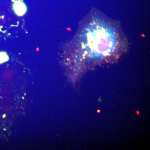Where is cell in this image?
Wrapping results in <instances>:
<instances>
[{
	"label": "cell",
	"mask_w": 150,
	"mask_h": 150,
	"mask_svg": "<svg viewBox=\"0 0 150 150\" xmlns=\"http://www.w3.org/2000/svg\"><path fill=\"white\" fill-rule=\"evenodd\" d=\"M13 9L14 13L19 17L23 16L27 10L26 5L23 1L16 0L13 4Z\"/></svg>",
	"instance_id": "obj_1"
},
{
	"label": "cell",
	"mask_w": 150,
	"mask_h": 150,
	"mask_svg": "<svg viewBox=\"0 0 150 150\" xmlns=\"http://www.w3.org/2000/svg\"><path fill=\"white\" fill-rule=\"evenodd\" d=\"M9 57L6 52L4 51L0 52V64L8 61Z\"/></svg>",
	"instance_id": "obj_2"
}]
</instances>
